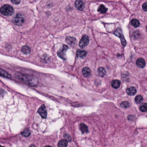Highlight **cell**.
Here are the masks:
<instances>
[{
  "label": "cell",
  "mask_w": 147,
  "mask_h": 147,
  "mask_svg": "<svg viewBox=\"0 0 147 147\" xmlns=\"http://www.w3.org/2000/svg\"><path fill=\"white\" fill-rule=\"evenodd\" d=\"M28 116L23 101L0 87V136L18 133L25 125Z\"/></svg>",
  "instance_id": "obj_1"
},
{
  "label": "cell",
  "mask_w": 147,
  "mask_h": 147,
  "mask_svg": "<svg viewBox=\"0 0 147 147\" xmlns=\"http://www.w3.org/2000/svg\"><path fill=\"white\" fill-rule=\"evenodd\" d=\"M20 77L23 81H24V82L28 84L35 86L37 84V80L35 77L27 75H21Z\"/></svg>",
  "instance_id": "obj_2"
},
{
  "label": "cell",
  "mask_w": 147,
  "mask_h": 147,
  "mask_svg": "<svg viewBox=\"0 0 147 147\" xmlns=\"http://www.w3.org/2000/svg\"><path fill=\"white\" fill-rule=\"evenodd\" d=\"M0 12L4 16H11L14 13V8L10 5L5 4L1 7Z\"/></svg>",
  "instance_id": "obj_3"
},
{
  "label": "cell",
  "mask_w": 147,
  "mask_h": 147,
  "mask_svg": "<svg viewBox=\"0 0 147 147\" xmlns=\"http://www.w3.org/2000/svg\"><path fill=\"white\" fill-rule=\"evenodd\" d=\"M114 34L115 35L118 37L120 39L122 45L124 46V47L125 46L126 44V42L125 39V37H124L121 28H117V29L115 30V31H114Z\"/></svg>",
  "instance_id": "obj_4"
},
{
  "label": "cell",
  "mask_w": 147,
  "mask_h": 147,
  "mask_svg": "<svg viewBox=\"0 0 147 147\" xmlns=\"http://www.w3.org/2000/svg\"><path fill=\"white\" fill-rule=\"evenodd\" d=\"M69 48L66 45H63V47L61 49L59 50L57 52V55H58L59 57L63 60L67 59L66 56V53L68 49Z\"/></svg>",
  "instance_id": "obj_5"
},
{
  "label": "cell",
  "mask_w": 147,
  "mask_h": 147,
  "mask_svg": "<svg viewBox=\"0 0 147 147\" xmlns=\"http://www.w3.org/2000/svg\"><path fill=\"white\" fill-rule=\"evenodd\" d=\"M8 30L5 28L0 29V44L4 42L8 36Z\"/></svg>",
  "instance_id": "obj_6"
},
{
  "label": "cell",
  "mask_w": 147,
  "mask_h": 147,
  "mask_svg": "<svg viewBox=\"0 0 147 147\" xmlns=\"http://www.w3.org/2000/svg\"><path fill=\"white\" fill-rule=\"evenodd\" d=\"M25 21L24 16L21 14H18L14 19V22L17 26H20Z\"/></svg>",
  "instance_id": "obj_7"
},
{
  "label": "cell",
  "mask_w": 147,
  "mask_h": 147,
  "mask_svg": "<svg viewBox=\"0 0 147 147\" xmlns=\"http://www.w3.org/2000/svg\"><path fill=\"white\" fill-rule=\"evenodd\" d=\"M89 42V38L88 36H82L81 39L79 42V46L81 48H84L88 45Z\"/></svg>",
  "instance_id": "obj_8"
},
{
  "label": "cell",
  "mask_w": 147,
  "mask_h": 147,
  "mask_svg": "<svg viewBox=\"0 0 147 147\" xmlns=\"http://www.w3.org/2000/svg\"><path fill=\"white\" fill-rule=\"evenodd\" d=\"M75 5L77 9L79 10H82L84 8V3L82 0H77L75 3Z\"/></svg>",
  "instance_id": "obj_9"
},
{
  "label": "cell",
  "mask_w": 147,
  "mask_h": 147,
  "mask_svg": "<svg viewBox=\"0 0 147 147\" xmlns=\"http://www.w3.org/2000/svg\"><path fill=\"white\" fill-rule=\"evenodd\" d=\"M136 64L138 67L139 68H143L145 66V61L142 58H139L137 60Z\"/></svg>",
  "instance_id": "obj_10"
},
{
  "label": "cell",
  "mask_w": 147,
  "mask_h": 147,
  "mask_svg": "<svg viewBox=\"0 0 147 147\" xmlns=\"http://www.w3.org/2000/svg\"><path fill=\"white\" fill-rule=\"evenodd\" d=\"M39 114L41 115V117L44 118H45L47 117V112L46 110L45 106L44 105L41 106L39 110Z\"/></svg>",
  "instance_id": "obj_11"
},
{
  "label": "cell",
  "mask_w": 147,
  "mask_h": 147,
  "mask_svg": "<svg viewBox=\"0 0 147 147\" xmlns=\"http://www.w3.org/2000/svg\"><path fill=\"white\" fill-rule=\"evenodd\" d=\"M66 42L67 43H68L70 45H75L77 43V41L76 38H75L74 37H67L66 38Z\"/></svg>",
  "instance_id": "obj_12"
},
{
  "label": "cell",
  "mask_w": 147,
  "mask_h": 147,
  "mask_svg": "<svg viewBox=\"0 0 147 147\" xmlns=\"http://www.w3.org/2000/svg\"><path fill=\"white\" fill-rule=\"evenodd\" d=\"M126 92L129 95L133 96L136 92V90L135 87L131 86L126 90Z\"/></svg>",
  "instance_id": "obj_13"
},
{
  "label": "cell",
  "mask_w": 147,
  "mask_h": 147,
  "mask_svg": "<svg viewBox=\"0 0 147 147\" xmlns=\"http://www.w3.org/2000/svg\"><path fill=\"white\" fill-rule=\"evenodd\" d=\"M121 84L120 81L118 80H114L111 83V86L114 89H118L120 87Z\"/></svg>",
  "instance_id": "obj_14"
},
{
  "label": "cell",
  "mask_w": 147,
  "mask_h": 147,
  "mask_svg": "<svg viewBox=\"0 0 147 147\" xmlns=\"http://www.w3.org/2000/svg\"><path fill=\"white\" fill-rule=\"evenodd\" d=\"M79 129L82 133H88V128L85 124H81L79 125Z\"/></svg>",
  "instance_id": "obj_15"
},
{
  "label": "cell",
  "mask_w": 147,
  "mask_h": 147,
  "mask_svg": "<svg viewBox=\"0 0 147 147\" xmlns=\"http://www.w3.org/2000/svg\"><path fill=\"white\" fill-rule=\"evenodd\" d=\"M82 74L86 77L89 76L91 74V70L88 67H85L82 69Z\"/></svg>",
  "instance_id": "obj_16"
},
{
  "label": "cell",
  "mask_w": 147,
  "mask_h": 147,
  "mask_svg": "<svg viewBox=\"0 0 147 147\" xmlns=\"http://www.w3.org/2000/svg\"><path fill=\"white\" fill-rule=\"evenodd\" d=\"M87 54V52L85 50H78L77 51V56L78 57H80L81 58H84L85 57Z\"/></svg>",
  "instance_id": "obj_17"
},
{
  "label": "cell",
  "mask_w": 147,
  "mask_h": 147,
  "mask_svg": "<svg viewBox=\"0 0 147 147\" xmlns=\"http://www.w3.org/2000/svg\"><path fill=\"white\" fill-rule=\"evenodd\" d=\"M98 75L101 77H104L106 75V71L103 67H99L98 69Z\"/></svg>",
  "instance_id": "obj_18"
},
{
  "label": "cell",
  "mask_w": 147,
  "mask_h": 147,
  "mask_svg": "<svg viewBox=\"0 0 147 147\" xmlns=\"http://www.w3.org/2000/svg\"><path fill=\"white\" fill-rule=\"evenodd\" d=\"M68 144L67 141L66 139H62L59 141L58 144V147H67Z\"/></svg>",
  "instance_id": "obj_19"
},
{
  "label": "cell",
  "mask_w": 147,
  "mask_h": 147,
  "mask_svg": "<svg viewBox=\"0 0 147 147\" xmlns=\"http://www.w3.org/2000/svg\"><path fill=\"white\" fill-rule=\"evenodd\" d=\"M107 10L108 9L103 4H101L98 7V11L101 14H105Z\"/></svg>",
  "instance_id": "obj_20"
},
{
  "label": "cell",
  "mask_w": 147,
  "mask_h": 147,
  "mask_svg": "<svg viewBox=\"0 0 147 147\" xmlns=\"http://www.w3.org/2000/svg\"><path fill=\"white\" fill-rule=\"evenodd\" d=\"M131 23L132 25L135 28L138 27L140 26V22H139V21L135 19H133L132 20Z\"/></svg>",
  "instance_id": "obj_21"
},
{
  "label": "cell",
  "mask_w": 147,
  "mask_h": 147,
  "mask_svg": "<svg viewBox=\"0 0 147 147\" xmlns=\"http://www.w3.org/2000/svg\"><path fill=\"white\" fill-rule=\"evenodd\" d=\"M22 51L25 54H28L30 53V47L27 46H24L23 47H22Z\"/></svg>",
  "instance_id": "obj_22"
},
{
  "label": "cell",
  "mask_w": 147,
  "mask_h": 147,
  "mask_svg": "<svg viewBox=\"0 0 147 147\" xmlns=\"http://www.w3.org/2000/svg\"><path fill=\"white\" fill-rule=\"evenodd\" d=\"M140 110L142 112H146L147 110V105L146 103H144L140 106Z\"/></svg>",
  "instance_id": "obj_23"
},
{
  "label": "cell",
  "mask_w": 147,
  "mask_h": 147,
  "mask_svg": "<svg viewBox=\"0 0 147 147\" xmlns=\"http://www.w3.org/2000/svg\"><path fill=\"white\" fill-rule=\"evenodd\" d=\"M143 100V97L141 95H138L135 97V102L137 104L141 103L142 102Z\"/></svg>",
  "instance_id": "obj_24"
},
{
  "label": "cell",
  "mask_w": 147,
  "mask_h": 147,
  "mask_svg": "<svg viewBox=\"0 0 147 147\" xmlns=\"http://www.w3.org/2000/svg\"><path fill=\"white\" fill-rule=\"evenodd\" d=\"M21 134L25 137H28L30 135V131L28 129H25L21 133Z\"/></svg>",
  "instance_id": "obj_25"
},
{
  "label": "cell",
  "mask_w": 147,
  "mask_h": 147,
  "mask_svg": "<svg viewBox=\"0 0 147 147\" xmlns=\"http://www.w3.org/2000/svg\"><path fill=\"white\" fill-rule=\"evenodd\" d=\"M0 147H16L15 145L10 144H7V143H0Z\"/></svg>",
  "instance_id": "obj_26"
},
{
  "label": "cell",
  "mask_w": 147,
  "mask_h": 147,
  "mask_svg": "<svg viewBox=\"0 0 147 147\" xmlns=\"http://www.w3.org/2000/svg\"><path fill=\"white\" fill-rule=\"evenodd\" d=\"M120 106L123 108H127L130 107V104L128 102H123L120 104Z\"/></svg>",
  "instance_id": "obj_27"
},
{
  "label": "cell",
  "mask_w": 147,
  "mask_h": 147,
  "mask_svg": "<svg viewBox=\"0 0 147 147\" xmlns=\"http://www.w3.org/2000/svg\"><path fill=\"white\" fill-rule=\"evenodd\" d=\"M0 75L7 77H10V75H8V73H7L5 71H4L1 69H0Z\"/></svg>",
  "instance_id": "obj_28"
},
{
  "label": "cell",
  "mask_w": 147,
  "mask_h": 147,
  "mask_svg": "<svg viewBox=\"0 0 147 147\" xmlns=\"http://www.w3.org/2000/svg\"><path fill=\"white\" fill-rule=\"evenodd\" d=\"M142 8L143 9V10H144L145 11H147V2H145L144 4L142 5Z\"/></svg>",
  "instance_id": "obj_29"
},
{
  "label": "cell",
  "mask_w": 147,
  "mask_h": 147,
  "mask_svg": "<svg viewBox=\"0 0 147 147\" xmlns=\"http://www.w3.org/2000/svg\"><path fill=\"white\" fill-rule=\"evenodd\" d=\"M12 3L15 4H19L20 3V0H11Z\"/></svg>",
  "instance_id": "obj_30"
},
{
  "label": "cell",
  "mask_w": 147,
  "mask_h": 147,
  "mask_svg": "<svg viewBox=\"0 0 147 147\" xmlns=\"http://www.w3.org/2000/svg\"><path fill=\"white\" fill-rule=\"evenodd\" d=\"M52 147L51 146H49V145H47V146H45V147Z\"/></svg>",
  "instance_id": "obj_31"
}]
</instances>
